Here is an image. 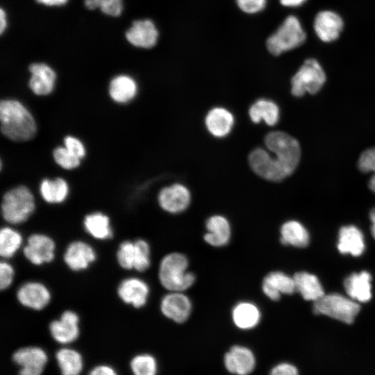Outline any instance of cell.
I'll list each match as a JSON object with an SVG mask.
<instances>
[{
	"instance_id": "6da1fadb",
	"label": "cell",
	"mask_w": 375,
	"mask_h": 375,
	"mask_svg": "<svg viewBox=\"0 0 375 375\" xmlns=\"http://www.w3.org/2000/svg\"><path fill=\"white\" fill-rule=\"evenodd\" d=\"M265 144L272 154L262 148L253 149L249 156L251 169L269 181L278 182L290 176L301 158L298 140L285 132L276 131L265 136Z\"/></svg>"
},
{
	"instance_id": "7a4b0ae2",
	"label": "cell",
	"mask_w": 375,
	"mask_h": 375,
	"mask_svg": "<svg viewBox=\"0 0 375 375\" xmlns=\"http://www.w3.org/2000/svg\"><path fill=\"white\" fill-rule=\"evenodd\" d=\"M157 276L167 292H186L197 281L195 274L190 269L188 257L180 251L169 252L161 258Z\"/></svg>"
},
{
	"instance_id": "3957f363",
	"label": "cell",
	"mask_w": 375,
	"mask_h": 375,
	"mask_svg": "<svg viewBox=\"0 0 375 375\" xmlns=\"http://www.w3.org/2000/svg\"><path fill=\"white\" fill-rule=\"evenodd\" d=\"M1 131L8 138L17 142L32 139L36 133L33 117L19 101L2 100L0 103Z\"/></svg>"
},
{
	"instance_id": "277c9868",
	"label": "cell",
	"mask_w": 375,
	"mask_h": 375,
	"mask_svg": "<svg viewBox=\"0 0 375 375\" xmlns=\"http://www.w3.org/2000/svg\"><path fill=\"white\" fill-rule=\"evenodd\" d=\"M35 201L31 190L19 185L8 190L2 197L1 214L6 224L21 225L27 222L35 210Z\"/></svg>"
},
{
	"instance_id": "5b68a950",
	"label": "cell",
	"mask_w": 375,
	"mask_h": 375,
	"mask_svg": "<svg viewBox=\"0 0 375 375\" xmlns=\"http://www.w3.org/2000/svg\"><path fill=\"white\" fill-rule=\"evenodd\" d=\"M306 34L299 19L294 15L285 18L276 32L267 40L269 51L279 56L301 46L306 40Z\"/></svg>"
},
{
	"instance_id": "8992f818",
	"label": "cell",
	"mask_w": 375,
	"mask_h": 375,
	"mask_svg": "<svg viewBox=\"0 0 375 375\" xmlns=\"http://www.w3.org/2000/svg\"><path fill=\"white\" fill-rule=\"evenodd\" d=\"M360 309L357 301L335 293L324 294L313 303L315 314L326 315L347 324L353 322Z\"/></svg>"
},
{
	"instance_id": "52a82bcc",
	"label": "cell",
	"mask_w": 375,
	"mask_h": 375,
	"mask_svg": "<svg viewBox=\"0 0 375 375\" xmlns=\"http://www.w3.org/2000/svg\"><path fill=\"white\" fill-rule=\"evenodd\" d=\"M326 81V73L314 58L304 61L291 79V93L296 97L319 92Z\"/></svg>"
},
{
	"instance_id": "ba28073f",
	"label": "cell",
	"mask_w": 375,
	"mask_h": 375,
	"mask_svg": "<svg viewBox=\"0 0 375 375\" xmlns=\"http://www.w3.org/2000/svg\"><path fill=\"white\" fill-rule=\"evenodd\" d=\"M24 258L36 267L51 263L56 256V243L44 233H33L24 242L22 249Z\"/></svg>"
},
{
	"instance_id": "9c48e42d",
	"label": "cell",
	"mask_w": 375,
	"mask_h": 375,
	"mask_svg": "<svg viewBox=\"0 0 375 375\" xmlns=\"http://www.w3.org/2000/svg\"><path fill=\"white\" fill-rule=\"evenodd\" d=\"M15 298L23 308L39 312L49 306L52 300V293L45 283L40 281L29 280L18 286Z\"/></svg>"
},
{
	"instance_id": "30bf717a",
	"label": "cell",
	"mask_w": 375,
	"mask_h": 375,
	"mask_svg": "<svg viewBox=\"0 0 375 375\" xmlns=\"http://www.w3.org/2000/svg\"><path fill=\"white\" fill-rule=\"evenodd\" d=\"M116 293L118 299L125 305L141 309L147 306L149 300L151 288L144 279L131 276L119 282Z\"/></svg>"
},
{
	"instance_id": "8fae6325",
	"label": "cell",
	"mask_w": 375,
	"mask_h": 375,
	"mask_svg": "<svg viewBox=\"0 0 375 375\" xmlns=\"http://www.w3.org/2000/svg\"><path fill=\"white\" fill-rule=\"evenodd\" d=\"M80 316L72 309L63 310L58 318L49 324V331L57 343L67 345L75 342L80 335Z\"/></svg>"
},
{
	"instance_id": "7c38bea8",
	"label": "cell",
	"mask_w": 375,
	"mask_h": 375,
	"mask_svg": "<svg viewBox=\"0 0 375 375\" xmlns=\"http://www.w3.org/2000/svg\"><path fill=\"white\" fill-rule=\"evenodd\" d=\"M159 310L165 318L183 324L192 313L193 303L185 292H167L160 300Z\"/></svg>"
},
{
	"instance_id": "4fadbf2b",
	"label": "cell",
	"mask_w": 375,
	"mask_h": 375,
	"mask_svg": "<svg viewBox=\"0 0 375 375\" xmlns=\"http://www.w3.org/2000/svg\"><path fill=\"white\" fill-rule=\"evenodd\" d=\"M97 259V253L94 248L83 240H74L69 242L62 253L64 264L74 272L88 269Z\"/></svg>"
},
{
	"instance_id": "5bb4252c",
	"label": "cell",
	"mask_w": 375,
	"mask_h": 375,
	"mask_svg": "<svg viewBox=\"0 0 375 375\" xmlns=\"http://www.w3.org/2000/svg\"><path fill=\"white\" fill-rule=\"evenodd\" d=\"M19 367L17 375H42L48 362L47 352L38 346H26L17 349L12 356Z\"/></svg>"
},
{
	"instance_id": "9a60e30c",
	"label": "cell",
	"mask_w": 375,
	"mask_h": 375,
	"mask_svg": "<svg viewBox=\"0 0 375 375\" xmlns=\"http://www.w3.org/2000/svg\"><path fill=\"white\" fill-rule=\"evenodd\" d=\"M157 199L158 206L163 211L170 215H178L188 210L192 196L186 186L174 183L162 188Z\"/></svg>"
},
{
	"instance_id": "2e32d148",
	"label": "cell",
	"mask_w": 375,
	"mask_h": 375,
	"mask_svg": "<svg viewBox=\"0 0 375 375\" xmlns=\"http://www.w3.org/2000/svg\"><path fill=\"white\" fill-rule=\"evenodd\" d=\"M232 234L231 222L226 216L215 214L206 219L203 240L208 246L217 249L223 248L230 243Z\"/></svg>"
},
{
	"instance_id": "e0dca14e",
	"label": "cell",
	"mask_w": 375,
	"mask_h": 375,
	"mask_svg": "<svg viewBox=\"0 0 375 375\" xmlns=\"http://www.w3.org/2000/svg\"><path fill=\"white\" fill-rule=\"evenodd\" d=\"M261 290L271 301H278L282 294H292L296 292L293 276L281 271L267 273L262 280Z\"/></svg>"
},
{
	"instance_id": "ac0fdd59",
	"label": "cell",
	"mask_w": 375,
	"mask_h": 375,
	"mask_svg": "<svg viewBox=\"0 0 375 375\" xmlns=\"http://www.w3.org/2000/svg\"><path fill=\"white\" fill-rule=\"evenodd\" d=\"M226 369L236 375H249L256 366V358L252 351L242 345L233 346L224 358Z\"/></svg>"
},
{
	"instance_id": "d6986e66",
	"label": "cell",
	"mask_w": 375,
	"mask_h": 375,
	"mask_svg": "<svg viewBox=\"0 0 375 375\" xmlns=\"http://www.w3.org/2000/svg\"><path fill=\"white\" fill-rule=\"evenodd\" d=\"M231 317L235 327L247 331L256 328L260 324L262 312L255 302L242 300L233 305L231 310Z\"/></svg>"
},
{
	"instance_id": "ffe728a7",
	"label": "cell",
	"mask_w": 375,
	"mask_h": 375,
	"mask_svg": "<svg viewBox=\"0 0 375 375\" xmlns=\"http://www.w3.org/2000/svg\"><path fill=\"white\" fill-rule=\"evenodd\" d=\"M127 41L136 47L149 49L155 46L158 37V31L150 19H138L125 33Z\"/></svg>"
},
{
	"instance_id": "44dd1931",
	"label": "cell",
	"mask_w": 375,
	"mask_h": 375,
	"mask_svg": "<svg viewBox=\"0 0 375 375\" xmlns=\"http://www.w3.org/2000/svg\"><path fill=\"white\" fill-rule=\"evenodd\" d=\"M313 26L317 37L322 42H331L339 38L344 22L337 12L323 10L315 16Z\"/></svg>"
},
{
	"instance_id": "7402d4cb",
	"label": "cell",
	"mask_w": 375,
	"mask_h": 375,
	"mask_svg": "<svg viewBox=\"0 0 375 375\" xmlns=\"http://www.w3.org/2000/svg\"><path fill=\"white\" fill-rule=\"evenodd\" d=\"M82 224L84 231L94 240L106 241L113 238L111 220L108 215L102 212L96 211L85 215Z\"/></svg>"
},
{
	"instance_id": "603a6c76",
	"label": "cell",
	"mask_w": 375,
	"mask_h": 375,
	"mask_svg": "<svg viewBox=\"0 0 375 375\" xmlns=\"http://www.w3.org/2000/svg\"><path fill=\"white\" fill-rule=\"evenodd\" d=\"M31 74L28 85L35 94L47 95L53 90L56 81L55 72L47 65L36 62L28 67Z\"/></svg>"
},
{
	"instance_id": "cb8c5ba5",
	"label": "cell",
	"mask_w": 375,
	"mask_h": 375,
	"mask_svg": "<svg viewBox=\"0 0 375 375\" xmlns=\"http://www.w3.org/2000/svg\"><path fill=\"white\" fill-rule=\"evenodd\" d=\"M371 280V274L366 271L351 274L344 282L346 292L356 301L367 302L372 298Z\"/></svg>"
},
{
	"instance_id": "d4e9b609",
	"label": "cell",
	"mask_w": 375,
	"mask_h": 375,
	"mask_svg": "<svg viewBox=\"0 0 375 375\" xmlns=\"http://www.w3.org/2000/svg\"><path fill=\"white\" fill-rule=\"evenodd\" d=\"M205 124L212 135L216 138H224L232 130L234 117L227 109L216 107L207 113Z\"/></svg>"
},
{
	"instance_id": "484cf974",
	"label": "cell",
	"mask_w": 375,
	"mask_h": 375,
	"mask_svg": "<svg viewBox=\"0 0 375 375\" xmlns=\"http://www.w3.org/2000/svg\"><path fill=\"white\" fill-rule=\"evenodd\" d=\"M338 249L342 254H351L353 256L362 255L365 251L362 232L352 225L342 227L339 232Z\"/></svg>"
},
{
	"instance_id": "4316f807",
	"label": "cell",
	"mask_w": 375,
	"mask_h": 375,
	"mask_svg": "<svg viewBox=\"0 0 375 375\" xmlns=\"http://www.w3.org/2000/svg\"><path fill=\"white\" fill-rule=\"evenodd\" d=\"M22 233L14 226L6 224L0 230V256L2 260H10L24 244Z\"/></svg>"
},
{
	"instance_id": "83f0119b",
	"label": "cell",
	"mask_w": 375,
	"mask_h": 375,
	"mask_svg": "<svg viewBox=\"0 0 375 375\" xmlns=\"http://www.w3.org/2000/svg\"><path fill=\"white\" fill-rule=\"evenodd\" d=\"M56 360L61 375H80L84 361L81 353L77 350L64 347L56 352Z\"/></svg>"
},
{
	"instance_id": "f1b7e54d",
	"label": "cell",
	"mask_w": 375,
	"mask_h": 375,
	"mask_svg": "<svg viewBox=\"0 0 375 375\" xmlns=\"http://www.w3.org/2000/svg\"><path fill=\"white\" fill-rule=\"evenodd\" d=\"M309 240L308 232L300 222L289 220L281 225L280 241L282 244L303 248L308 244Z\"/></svg>"
},
{
	"instance_id": "f546056e",
	"label": "cell",
	"mask_w": 375,
	"mask_h": 375,
	"mask_svg": "<svg viewBox=\"0 0 375 375\" xmlns=\"http://www.w3.org/2000/svg\"><path fill=\"white\" fill-rule=\"evenodd\" d=\"M249 114L254 123L263 121L268 126L276 125L280 118L278 106L273 101L260 99L255 101L250 107Z\"/></svg>"
},
{
	"instance_id": "4dcf8cb0",
	"label": "cell",
	"mask_w": 375,
	"mask_h": 375,
	"mask_svg": "<svg viewBox=\"0 0 375 375\" xmlns=\"http://www.w3.org/2000/svg\"><path fill=\"white\" fill-rule=\"evenodd\" d=\"M296 291L307 301L313 302L318 300L324 294L323 288L318 278L308 272H297L293 276Z\"/></svg>"
},
{
	"instance_id": "1f68e13d",
	"label": "cell",
	"mask_w": 375,
	"mask_h": 375,
	"mask_svg": "<svg viewBox=\"0 0 375 375\" xmlns=\"http://www.w3.org/2000/svg\"><path fill=\"white\" fill-rule=\"evenodd\" d=\"M137 88V84L131 77L119 75L110 81L109 94L115 101L126 103L135 96Z\"/></svg>"
},
{
	"instance_id": "d6a6232c",
	"label": "cell",
	"mask_w": 375,
	"mask_h": 375,
	"mask_svg": "<svg viewBox=\"0 0 375 375\" xmlns=\"http://www.w3.org/2000/svg\"><path fill=\"white\" fill-rule=\"evenodd\" d=\"M40 193L47 203L59 204L66 200L69 188L67 182L62 178H58L53 181L44 179L40 183Z\"/></svg>"
},
{
	"instance_id": "836d02e7",
	"label": "cell",
	"mask_w": 375,
	"mask_h": 375,
	"mask_svg": "<svg viewBox=\"0 0 375 375\" xmlns=\"http://www.w3.org/2000/svg\"><path fill=\"white\" fill-rule=\"evenodd\" d=\"M115 258L118 266L125 271H134L136 262V249L134 240L122 241L116 251Z\"/></svg>"
},
{
	"instance_id": "e575fe53",
	"label": "cell",
	"mask_w": 375,
	"mask_h": 375,
	"mask_svg": "<svg viewBox=\"0 0 375 375\" xmlns=\"http://www.w3.org/2000/svg\"><path fill=\"white\" fill-rule=\"evenodd\" d=\"M130 368L133 375H156L157 361L151 354L140 353L132 358Z\"/></svg>"
},
{
	"instance_id": "d590c367",
	"label": "cell",
	"mask_w": 375,
	"mask_h": 375,
	"mask_svg": "<svg viewBox=\"0 0 375 375\" xmlns=\"http://www.w3.org/2000/svg\"><path fill=\"white\" fill-rule=\"evenodd\" d=\"M136 249V262L135 272H147L151 266V249L149 242L144 238L134 240Z\"/></svg>"
},
{
	"instance_id": "8d00e7d4",
	"label": "cell",
	"mask_w": 375,
	"mask_h": 375,
	"mask_svg": "<svg viewBox=\"0 0 375 375\" xmlns=\"http://www.w3.org/2000/svg\"><path fill=\"white\" fill-rule=\"evenodd\" d=\"M358 167L363 173H373L369 180L368 186L375 193V147L362 152L358 160Z\"/></svg>"
},
{
	"instance_id": "74e56055",
	"label": "cell",
	"mask_w": 375,
	"mask_h": 375,
	"mask_svg": "<svg viewBox=\"0 0 375 375\" xmlns=\"http://www.w3.org/2000/svg\"><path fill=\"white\" fill-rule=\"evenodd\" d=\"M53 156L56 163L66 169L76 168L80 164V158L73 155L65 147L56 148Z\"/></svg>"
},
{
	"instance_id": "f35d334b",
	"label": "cell",
	"mask_w": 375,
	"mask_h": 375,
	"mask_svg": "<svg viewBox=\"0 0 375 375\" xmlns=\"http://www.w3.org/2000/svg\"><path fill=\"white\" fill-rule=\"evenodd\" d=\"M15 274V269L10 261L1 259L0 262L1 291H6L12 285Z\"/></svg>"
},
{
	"instance_id": "ab89813d",
	"label": "cell",
	"mask_w": 375,
	"mask_h": 375,
	"mask_svg": "<svg viewBox=\"0 0 375 375\" xmlns=\"http://www.w3.org/2000/svg\"><path fill=\"white\" fill-rule=\"evenodd\" d=\"M238 7L244 12L253 14L261 11L267 0H236Z\"/></svg>"
},
{
	"instance_id": "60d3db41",
	"label": "cell",
	"mask_w": 375,
	"mask_h": 375,
	"mask_svg": "<svg viewBox=\"0 0 375 375\" xmlns=\"http://www.w3.org/2000/svg\"><path fill=\"white\" fill-rule=\"evenodd\" d=\"M64 144L65 147L77 158L81 159L85 156L84 146L78 139L72 136H67L64 139Z\"/></svg>"
},
{
	"instance_id": "b9f144b4",
	"label": "cell",
	"mask_w": 375,
	"mask_h": 375,
	"mask_svg": "<svg viewBox=\"0 0 375 375\" xmlns=\"http://www.w3.org/2000/svg\"><path fill=\"white\" fill-rule=\"evenodd\" d=\"M122 0H104L99 9L105 15L117 17L122 11Z\"/></svg>"
},
{
	"instance_id": "7bdbcfd3",
	"label": "cell",
	"mask_w": 375,
	"mask_h": 375,
	"mask_svg": "<svg viewBox=\"0 0 375 375\" xmlns=\"http://www.w3.org/2000/svg\"><path fill=\"white\" fill-rule=\"evenodd\" d=\"M269 375H300L299 369L294 365L289 362H281L275 365L271 370Z\"/></svg>"
},
{
	"instance_id": "ee69618b",
	"label": "cell",
	"mask_w": 375,
	"mask_h": 375,
	"mask_svg": "<svg viewBox=\"0 0 375 375\" xmlns=\"http://www.w3.org/2000/svg\"><path fill=\"white\" fill-rule=\"evenodd\" d=\"M88 375H118V374L112 366L101 364L94 367Z\"/></svg>"
},
{
	"instance_id": "f6af8a7d",
	"label": "cell",
	"mask_w": 375,
	"mask_h": 375,
	"mask_svg": "<svg viewBox=\"0 0 375 375\" xmlns=\"http://www.w3.org/2000/svg\"><path fill=\"white\" fill-rule=\"evenodd\" d=\"M38 3L48 6H62L67 3L68 0H35Z\"/></svg>"
},
{
	"instance_id": "bcb514c9",
	"label": "cell",
	"mask_w": 375,
	"mask_h": 375,
	"mask_svg": "<svg viewBox=\"0 0 375 375\" xmlns=\"http://www.w3.org/2000/svg\"><path fill=\"white\" fill-rule=\"evenodd\" d=\"M103 0H84V4L88 9L99 8Z\"/></svg>"
},
{
	"instance_id": "7dc6e473",
	"label": "cell",
	"mask_w": 375,
	"mask_h": 375,
	"mask_svg": "<svg viewBox=\"0 0 375 375\" xmlns=\"http://www.w3.org/2000/svg\"><path fill=\"white\" fill-rule=\"evenodd\" d=\"M307 0H280L281 3L287 7H297L303 4Z\"/></svg>"
},
{
	"instance_id": "c3c4849f",
	"label": "cell",
	"mask_w": 375,
	"mask_h": 375,
	"mask_svg": "<svg viewBox=\"0 0 375 375\" xmlns=\"http://www.w3.org/2000/svg\"><path fill=\"white\" fill-rule=\"evenodd\" d=\"M6 27V15L2 8L0 10V33L2 34Z\"/></svg>"
},
{
	"instance_id": "681fc988",
	"label": "cell",
	"mask_w": 375,
	"mask_h": 375,
	"mask_svg": "<svg viewBox=\"0 0 375 375\" xmlns=\"http://www.w3.org/2000/svg\"><path fill=\"white\" fill-rule=\"evenodd\" d=\"M369 218L372 224L371 227L372 235L375 239V217H369Z\"/></svg>"
},
{
	"instance_id": "f907efd6",
	"label": "cell",
	"mask_w": 375,
	"mask_h": 375,
	"mask_svg": "<svg viewBox=\"0 0 375 375\" xmlns=\"http://www.w3.org/2000/svg\"><path fill=\"white\" fill-rule=\"evenodd\" d=\"M369 216H374L375 217V208L372 209L369 213Z\"/></svg>"
}]
</instances>
